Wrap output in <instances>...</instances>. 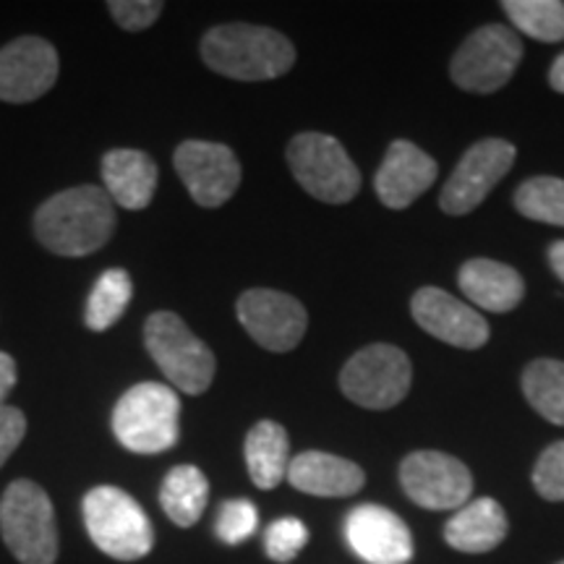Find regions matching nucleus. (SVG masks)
Listing matches in <instances>:
<instances>
[{
    "label": "nucleus",
    "mask_w": 564,
    "mask_h": 564,
    "mask_svg": "<svg viewBox=\"0 0 564 564\" xmlns=\"http://www.w3.org/2000/svg\"><path fill=\"white\" fill-rule=\"evenodd\" d=\"M34 232L58 257H89L116 232V204L100 186H74L34 212Z\"/></svg>",
    "instance_id": "obj_1"
},
{
    "label": "nucleus",
    "mask_w": 564,
    "mask_h": 564,
    "mask_svg": "<svg viewBox=\"0 0 564 564\" xmlns=\"http://www.w3.org/2000/svg\"><path fill=\"white\" fill-rule=\"evenodd\" d=\"M202 61L228 79L267 82L293 68L295 47L270 26L220 24L202 37Z\"/></svg>",
    "instance_id": "obj_2"
},
{
    "label": "nucleus",
    "mask_w": 564,
    "mask_h": 564,
    "mask_svg": "<svg viewBox=\"0 0 564 564\" xmlns=\"http://www.w3.org/2000/svg\"><path fill=\"white\" fill-rule=\"evenodd\" d=\"M112 434L129 453L158 455L181 440V398L160 382L133 384L112 411Z\"/></svg>",
    "instance_id": "obj_3"
},
{
    "label": "nucleus",
    "mask_w": 564,
    "mask_h": 564,
    "mask_svg": "<svg viewBox=\"0 0 564 564\" xmlns=\"http://www.w3.org/2000/svg\"><path fill=\"white\" fill-rule=\"evenodd\" d=\"M91 544L118 562L144 560L154 549V528L144 507L118 486H95L82 505Z\"/></svg>",
    "instance_id": "obj_4"
},
{
    "label": "nucleus",
    "mask_w": 564,
    "mask_h": 564,
    "mask_svg": "<svg viewBox=\"0 0 564 564\" xmlns=\"http://www.w3.org/2000/svg\"><path fill=\"white\" fill-rule=\"evenodd\" d=\"M0 533L21 564H55L58 523L47 491L30 478L6 486L0 499Z\"/></svg>",
    "instance_id": "obj_5"
},
{
    "label": "nucleus",
    "mask_w": 564,
    "mask_h": 564,
    "mask_svg": "<svg viewBox=\"0 0 564 564\" xmlns=\"http://www.w3.org/2000/svg\"><path fill=\"white\" fill-rule=\"evenodd\" d=\"M144 345L173 390L202 394L212 387L217 361L209 345L173 312H154L144 324Z\"/></svg>",
    "instance_id": "obj_6"
},
{
    "label": "nucleus",
    "mask_w": 564,
    "mask_h": 564,
    "mask_svg": "<svg viewBox=\"0 0 564 564\" xmlns=\"http://www.w3.org/2000/svg\"><path fill=\"white\" fill-rule=\"evenodd\" d=\"M288 165L306 194L324 204H348L361 192V173L329 133L303 131L288 144Z\"/></svg>",
    "instance_id": "obj_7"
},
{
    "label": "nucleus",
    "mask_w": 564,
    "mask_h": 564,
    "mask_svg": "<svg viewBox=\"0 0 564 564\" xmlns=\"http://www.w3.org/2000/svg\"><path fill=\"white\" fill-rule=\"evenodd\" d=\"M413 366L398 345L373 343L348 358L340 371V390L356 405L387 411L411 392Z\"/></svg>",
    "instance_id": "obj_8"
},
{
    "label": "nucleus",
    "mask_w": 564,
    "mask_h": 564,
    "mask_svg": "<svg viewBox=\"0 0 564 564\" xmlns=\"http://www.w3.org/2000/svg\"><path fill=\"white\" fill-rule=\"evenodd\" d=\"M523 61V42L510 26H481L463 42L455 53L449 76L457 87L476 95H491L502 89Z\"/></svg>",
    "instance_id": "obj_9"
},
{
    "label": "nucleus",
    "mask_w": 564,
    "mask_h": 564,
    "mask_svg": "<svg viewBox=\"0 0 564 564\" xmlns=\"http://www.w3.org/2000/svg\"><path fill=\"white\" fill-rule=\"evenodd\" d=\"M400 484L423 510H460L474 491L468 465L440 449H419L400 463Z\"/></svg>",
    "instance_id": "obj_10"
},
{
    "label": "nucleus",
    "mask_w": 564,
    "mask_h": 564,
    "mask_svg": "<svg viewBox=\"0 0 564 564\" xmlns=\"http://www.w3.org/2000/svg\"><path fill=\"white\" fill-rule=\"evenodd\" d=\"M175 173L199 207L217 209L241 186V162L228 144L188 139L173 154Z\"/></svg>",
    "instance_id": "obj_11"
},
{
    "label": "nucleus",
    "mask_w": 564,
    "mask_h": 564,
    "mask_svg": "<svg viewBox=\"0 0 564 564\" xmlns=\"http://www.w3.org/2000/svg\"><path fill=\"white\" fill-rule=\"evenodd\" d=\"M518 150L505 139H484L470 147L444 183L440 207L447 215H468L512 171Z\"/></svg>",
    "instance_id": "obj_12"
},
{
    "label": "nucleus",
    "mask_w": 564,
    "mask_h": 564,
    "mask_svg": "<svg viewBox=\"0 0 564 564\" xmlns=\"http://www.w3.org/2000/svg\"><path fill=\"white\" fill-rule=\"evenodd\" d=\"M238 319L264 350L288 352L299 348L308 327V314L293 295L272 288H251L236 303Z\"/></svg>",
    "instance_id": "obj_13"
},
{
    "label": "nucleus",
    "mask_w": 564,
    "mask_h": 564,
    "mask_svg": "<svg viewBox=\"0 0 564 564\" xmlns=\"http://www.w3.org/2000/svg\"><path fill=\"white\" fill-rule=\"evenodd\" d=\"M58 53L47 40L19 37L0 47V100L24 105L40 100L58 82Z\"/></svg>",
    "instance_id": "obj_14"
},
{
    "label": "nucleus",
    "mask_w": 564,
    "mask_h": 564,
    "mask_svg": "<svg viewBox=\"0 0 564 564\" xmlns=\"http://www.w3.org/2000/svg\"><path fill=\"white\" fill-rule=\"evenodd\" d=\"M411 314L423 333L455 348L476 350L489 343V322L440 288H421L411 301Z\"/></svg>",
    "instance_id": "obj_15"
},
{
    "label": "nucleus",
    "mask_w": 564,
    "mask_h": 564,
    "mask_svg": "<svg viewBox=\"0 0 564 564\" xmlns=\"http://www.w3.org/2000/svg\"><path fill=\"white\" fill-rule=\"evenodd\" d=\"M348 546L369 564H408L413 556V535L392 510L361 505L345 518Z\"/></svg>",
    "instance_id": "obj_16"
},
{
    "label": "nucleus",
    "mask_w": 564,
    "mask_h": 564,
    "mask_svg": "<svg viewBox=\"0 0 564 564\" xmlns=\"http://www.w3.org/2000/svg\"><path fill=\"white\" fill-rule=\"evenodd\" d=\"M436 181V162L413 141L394 139L373 175V188L384 207L405 209Z\"/></svg>",
    "instance_id": "obj_17"
},
{
    "label": "nucleus",
    "mask_w": 564,
    "mask_h": 564,
    "mask_svg": "<svg viewBox=\"0 0 564 564\" xmlns=\"http://www.w3.org/2000/svg\"><path fill=\"white\" fill-rule=\"evenodd\" d=\"M158 162L139 150H110L102 158V183L112 204L123 209H147L158 192Z\"/></svg>",
    "instance_id": "obj_18"
},
{
    "label": "nucleus",
    "mask_w": 564,
    "mask_h": 564,
    "mask_svg": "<svg viewBox=\"0 0 564 564\" xmlns=\"http://www.w3.org/2000/svg\"><path fill=\"white\" fill-rule=\"evenodd\" d=\"M288 481L293 489L312 494V497H350L364 489L366 474L361 465L345 460V457L308 449L291 460Z\"/></svg>",
    "instance_id": "obj_19"
},
{
    "label": "nucleus",
    "mask_w": 564,
    "mask_h": 564,
    "mask_svg": "<svg viewBox=\"0 0 564 564\" xmlns=\"http://www.w3.org/2000/svg\"><path fill=\"white\" fill-rule=\"evenodd\" d=\"M460 291L470 303L481 306L484 312L505 314L512 312L525 295V282L510 264L494 262V259H470L457 274Z\"/></svg>",
    "instance_id": "obj_20"
},
{
    "label": "nucleus",
    "mask_w": 564,
    "mask_h": 564,
    "mask_svg": "<svg viewBox=\"0 0 564 564\" xmlns=\"http://www.w3.org/2000/svg\"><path fill=\"white\" fill-rule=\"evenodd\" d=\"M507 539V514L491 497L463 505L444 525V541L463 554H486Z\"/></svg>",
    "instance_id": "obj_21"
},
{
    "label": "nucleus",
    "mask_w": 564,
    "mask_h": 564,
    "mask_svg": "<svg viewBox=\"0 0 564 564\" xmlns=\"http://www.w3.org/2000/svg\"><path fill=\"white\" fill-rule=\"evenodd\" d=\"M243 455L251 481L264 491L278 489L291 468V440L278 421H259L246 434Z\"/></svg>",
    "instance_id": "obj_22"
},
{
    "label": "nucleus",
    "mask_w": 564,
    "mask_h": 564,
    "mask_svg": "<svg viewBox=\"0 0 564 564\" xmlns=\"http://www.w3.org/2000/svg\"><path fill=\"white\" fill-rule=\"evenodd\" d=\"M209 502V481L196 465H175L160 489V505L178 528H192L202 520Z\"/></svg>",
    "instance_id": "obj_23"
},
{
    "label": "nucleus",
    "mask_w": 564,
    "mask_h": 564,
    "mask_svg": "<svg viewBox=\"0 0 564 564\" xmlns=\"http://www.w3.org/2000/svg\"><path fill=\"white\" fill-rule=\"evenodd\" d=\"M133 295L131 274L121 270V267H112V270L102 272L100 280L91 288L87 312H84V322L95 333H105L116 324L129 308Z\"/></svg>",
    "instance_id": "obj_24"
},
{
    "label": "nucleus",
    "mask_w": 564,
    "mask_h": 564,
    "mask_svg": "<svg viewBox=\"0 0 564 564\" xmlns=\"http://www.w3.org/2000/svg\"><path fill=\"white\" fill-rule=\"evenodd\" d=\"M523 394L533 411L546 421L564 426V361L539 358L523 373Z\"/></svg>",
    "instance_id": "obj_25"
},
{
    "label": "nucleus",
    "mask_w": 564,
    "mask_h": 564,
    "mask_svg": "<svg viewBox=\"0 0 564 564\" xmlns=\"http://www.w3.org/2000/svg\"><path fill=\"white\" fill-rule=\"evenodd\" d=\"M502 9L514 30L539 42L564 40V3L562 0H505Z\"/></svg>",
    "instance_id": "obj_26"
},
{
    "label": "nucleus",
    "mask_w": 564,
    "mask_h": 564,
    "mask_svg": "<svg viewBox=\"0 0 564 564\" xmlns=\"http://www.w3.org/2000/svg\"><path fill=\"white\" fill-rule=\"evenodd\" d=\"M514 209L528 220L562 225L564 228V181L554 175H535L514 192Z\"/></svg>",
    "instance_id": "obj_27"
},
{
    "label": "nucleus",
    "mask_w": 564,
    "mask_h": 564,
    "mask_svg": "<svg viewBox=\"0 0 564 564\" xmlns=\"http://www.w3.org/2000/svg\"><path fill=\"white\" fill-rule=\"evenodd\" d=\"M259 523V512L253 502L249 499H230V502L220 505V512H217L215 520V531L217 539L223 544H243L246 539H251L253 531H257Z\"/></svg>",
    "instance_id": "obj_28"
},
{
    "label": "nucleus",
    "mask_w": 564,
    "mask_h": 564,
    "mask_svg": "<svg viewBox=\"0 0 564 564\" xmlns=\"http://www.w3.org/2000/svg\"><path fill=\"white\" fill-rule=\"evenodd\" d=\"M308 544V528L299 518H280L267 528L264 549L267 556L278 564L293 562Z\"/></svg>",
    "instance_id": "obj_29"
},
{
    "label": "nucleus",
    "mask_w": 564,
    "mask_h": 564,
    "mask_svg": "<svg viewBox=\"0 0 564 564\" xmlns=\"http://www.w3.org/2000/svg\"><path fill=\"white\" fill-rule=\"evenodd\" d=\"M533 486L549 502H564V442L549 444L533 468Z\"/></svg>",
    "instance_id": "obj_30"
},
{
    "label": "nucleus",
    "mask_w": 564,
    "mask_h": 564,
    "mask_svg": "<svg viewBox=\"0 0 564 564\" xmlns=\"http://www.w3.org/2000/svg\"><path fill=\"white\" fill-rule=\"evenodd\" d=\"M162 9L165 6L160 0H110L108 3V11L118 21V26L129 32H144L160 19Z\"/></svg>",
    "instance_id": "obj_31"
},
{
    "label": "nucleus",
    "mask_w": 564,
    "mask_h": 564,
    "mask_svg": "<svg viewBox=\"0 0 564 564\" xmlns=\"http://www.w3.org/2000/svg\"><path fill=\"white\" fill-rule=\"evenodd\" d=\"M26 434V415L13 405L0 408V468L17 453Z\"/></svg>",
    "instance_id": "obj_32"
},
{
    "label": "nucleus",
    "mask_w": 564,
    "mask_h": 564,
    "mask_svg": "<svg viewBox=\"0 0 564 564\" xmlns=\"http://www.w3.org/2000/svg\"><path fill=\"white\" fill-rule=\"evenodd\" d=\"M17 379H19L17 361H13V356H9V352L0 350V408L6 405L3 400L9 398V392L17 387Z\"/></svg>",
    "instance_id": "obj_33"
},
{
    "label": "nucleus",
    "mask_w": 564,
    "mask_h": 564,
    "mask_svg": "<svg viewBox=\"0 0 564 564\" xmlns=\"http://www.w3.org/2000/svg\"><path fill=\"white\" fill-rule=\"evenodd\" d=\"M549 264H552L556 278L564 282V241L552 243V249H549Z\"/></svg>",
    "instance_id": "obj_34"
},
{
    "label": "nucleus",
    "mask_w": 564,
    "mask_h": 564,
    "mask_svg": "<svg viewBox=\"0 0 564 564\" xmlns=\"http://www.w3.org/2000/svg\"><path fill=\"white\" fill-rule=\"evenodd\" d=\"M549 84H552L554 91L564 95V53L552 63V70H549Z\"/></svg>",
    "instance_id": "obj_35"
},
{
    "label": "nucleus",
    "mask_w": 564,
    "mask_h": 564,
    "mask_svg": "<svg viewBox=\"0 0 564 564\" xmlns=\"http://www.w3.org/2000/svg\"><path fill=\"white\" fill-rule=\"evenodd\" d=\"M560 564H564V562H560Z\"/></svg>",
    "instance_id": "obj_36"
}]
</instances>
